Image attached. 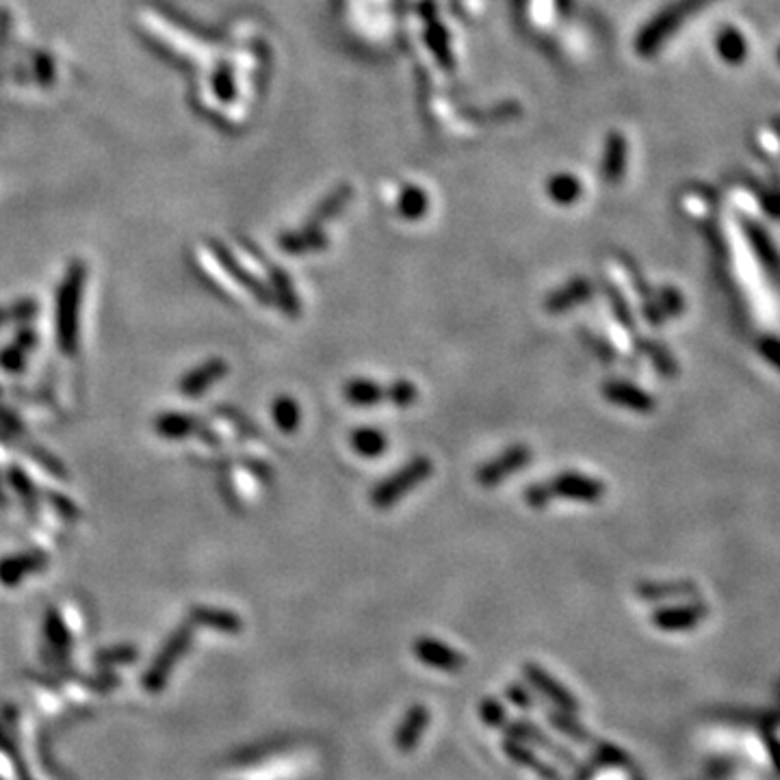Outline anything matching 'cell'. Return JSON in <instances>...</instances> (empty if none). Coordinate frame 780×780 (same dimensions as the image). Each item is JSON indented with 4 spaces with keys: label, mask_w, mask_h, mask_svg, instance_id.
Listing matches in <instances>:
<instances>
[{
    "label": "cell",
    "mask_w": 780,
    "mask_h": 780,
    "mask_svg": "<svg viewBox=\"0 0 780 780\" xmlns=\"http://www.w3.org/2000/svg\"><path fill=\"white\" fill-rule=\"evenodd\" d=\"M85 264L81 260L67 267L57 295V343L66 356H75L78 350V308H81Z\"/></svg>",
    "instance_id": "6da1fadb"
},
{
    "label": "cell",
    "mask_w": 780,
    "mask_h": 780,
    "mask_svg": "<svg viewBox=\"0 0 780 780\" xmlns=\"http://www.w3.org/2000/svg\"><path fill=\"white\" fill-rule=\"evenodd\" d=\"M431 473H434V462L428 455H416L389 477L382 479L380 484H375V488L371 490V505L382 512L395 508L401 499L408 497L412 490L429 479Z\"/></svg>",
    "instance_id": "7a4b0ae2"
},
{
    "label": "cell",
    "mask_w": 780,
    "mask_h": 780,
    "mask_svg": "<svg viewBox=\"0 0 780 780\" xmlns=\"http://www.w3.org/2000/svg\"><path fill=\"white\" fill-rule=\"evenodd\" d=\"M709 3H713V0H676V3H672L670 7H666L659 16H655L649 27L640 33V37H637V52L644 57L652 55L688 20V16L700 12Z\"/></svg>",
    "instance_id": "3957f363"
},
{
    "label": "cell",
    "mask_w": 780,
    "mask_h": 780,
    "mask_svg": "<svg viewBox=\"0 0 780 780\" xmlns=\"http://www.w3.org/2000/svg\"><path fill=\"white\" fill-rule=\"evenodd\" d=\"M533 458V451L529 445H512L492 458L490 462L482 464L475 473V479L482 488H497L499 484L509 479L512 475L520 473Z\"/></svg>",
    "instance_id": "277c9868"
},
{
    "label": "cell",
    "mask_w": 780,
    "mask_h": 780,
    "mask_svg": "<svg viewBox=\"0 0 780 780\" xmlns=\"http://www.w3.org/2000/svg\"><path fill=\"white\" fill-rule=\"evenodd\" d=\"M548 492L551 499H566V501L579 503H598L607 494V485L601 479L590 477L581 473H559L557 477L548 479Z\"/></svg>",
    "instance_id": "5b68a950"
},
{
    "label": "cell",
    "mask_w": 780,
    "mask_h": 780,
    "mask_svg": "<svg viewBox=\"0 0 780 780\" xmlns=\"http://www.w3.org/2000/svg\"><path fill=\"white\" fill-rule=\"evenodd\" d=\"M210 249H213L215 260L222 264V269H225V273H230V276H232V280L239 284V287H243L245 291L249 293V295L256 299V302L264 303V306H272L273 303L272 291H269V287L263 282V280L254 276V273L249 272L248 267H243L241 260L234 258L232 252H230L228 248H224L222 243L213 241Z\"/></svg>",
    "instance_id": "8992f818"
},
{
    "label": "cell",
    "mask_w": 780,
    "mask_h": 780,
    "mask_svg": "<svg viewBox=\"0 0 780 780\" xmlns=\"http://www.w3.org/2000/svg\"><path fill=\"white\" fill-rule=\"evenodd\" d=\"M412 650H414L416 659H419L421 664L429 666V668L436 670L458 672L466 666L462 652L443 644V642L436 640V637H419V640L412 644Z\"/></svg>",
    "instance_id": "52a82bcc"
},
{
    "label": "cell",
    "mask_w": 780,
    "mask_h": 780,
    "mask_svg": "<svg viewBox=\"0 0 780 780\" xmlns=\"http://www.w3.org/2000/svg\"><path fill=\"white\" fill-rule=\"evenodd\" d=\"M595 293L596 287L592 280L577 276L568 280L563 287L555 288V291L547 297V302H544V308L548 311V315H566V312L572 311V308L590 302V299L595 297Z\"/></svg>",
    "instance_id": "ba28073f"
},
{
    "label": "cell",
    "mask_w": 780,
    "mask_h": 780,
    "mask_svg": "<svg viewBox=\"0 0 780 780\" xmlns=\"http://www.w3.org/2000/svg\"><path fill=\"white\" fill-rule=\"evenodd\" d=\"M228 371H230L228 362L222 360V358H210V360H206L200 366H195V369H191L183 380H180V392H183L185 397L204 395V392L213 389L222 377L228 375Z\"/></svg>",
    "instance_id": "9c48e42d"
},
{
    "label": "cell",
    "mask_w": 780,
    "mask_h": 780,
    "mask_svg": "<svg viewBox=\"0 0 780 780\" xmlns=\"http://www.w3.org/2000/svg\"><path fill=\"white\" fill-rule=\"evenodd\" d=\"M260 260H263L264 269H267L269 284H272V287H269V291H272L273 302H276L278 306L282 308L284 315L291 317V319H297L299 315H302V303H299L297 291H295V287H293L288 273L284 272V269L276 267V264L269 263V260L264 256H260Z\"/></svg>",
    "instance_id": "30bf717a"
},
{
    "label": "cell",
    "mask_w": 780,
    "mask_h": 780,
    "mask_svg": "<svg viewBox=\"0 0 780 780\" xmlns=\"http://www.w3.org/2000/svg\"><path fill=\"white\" fill-rule=\"evenodd\" d=\"M48 566V555L43 551H27L16 553L0 559V583L4 586H16L24 577L35 575Z\"/></svg>",
    "instance_id": "8fae6325"
},
{
    "label": "cell",
    "mask_w": 780,
    "mask_h": 780,
    "mask_svg": "<svg viewBox=\"0 0 780 780\" xmlns=\"http://www.w3.org/2000/svg\"><path fill=\"white\" fill-rule=\"evenodd\" d=\"M523 670H524V676H527V679L532 681V683L536 685V688L542 691L547 698H551L553 703H555L559 709L563 711V713H577L579 711L577 700L572 698L571 691L563 688V685H559L547 670L540 668L538 664H524Z\"/></svg>",
    "instance_id": "7c38bea8"
},
{
    "label": "cell",
    "mask_w": 780,
    "mask_h": 780,
    "mask_svg": "<svg viewBox=\"0 0 780 780\" xmlns=\"http://www.w3.org/2000/svg\"><path fill=\"white\" fill-rule=\"evenodd\" d=\"M603 397L613 406H620V408L633 410V412H650L655 408V401L649 392H644L637 386L629 384V382L622 380H610L603 384Z\"/></svg>",
    "instance_id": "4fadbf2b"
},
{
    "label": "cell",
    "mask_w": 780,
    "mask_h": 780,
    "mask_svg": "<svg viewBox=\"0 0 780 780\" xmlns=\"http://www.w3.org/2000/svg\"><path fill=\"white\" fill-rule=\"evenodd\" d=\"M428 724H429L428 706H423V705L410 706L408 713H406V718H404V722L399 724V729H397V733H395L397 750L404 754L412 752V750L416 748V744L421 742V737H423Z\"/></svg>",
    "instance_id": "5bb4252c"
},
{
    "label": "cell",
    "mask_w": 780,
    "mask_h": 780,
    "mask_svg": "<svg viewBox=\"0 0 780 780\" xmlns=\"http://www.w3.org/2000/svg\"><path fill=\"white\" fill-rule=\"evenodd\" d=\"M343 397L356 408H373V406L386 404V386L377 384L369 377H353L343 386Z\"/></svg>",
    "instance_id": "9a60e30c"
},
{
    "label": "cell",
    "mask_w": 780,
    "mask_h": 780,
    "mask_svg": "<svg viewBox=\"0 0 780 780\" xmlns=\"http://www.w3.org/2000/svg\"><path fill=\"white\" fill-rule=\"evenodd\" d=\"M200 421L193 414H185V412H165V414L156 416L154 421V431L161 438L168 440H183L193 436L200 429Z\"/></svg>",
    "instance_id": "2e32d148"
},
{
    "label": "cell",
    "mask_w": 780,
    "mask_h": 780,
    "mask_svg": "<svg viewBox=\"0 0 780 780\" xmlns=\"http://www.w3.org/2000/svg\"><path fill=\"white\" fill-rule=\"evenodd\" d=\"M280 248L287 254H311V252H321L327 248L326 234L319 228H311V225H303L302 230H293L280 237Z\"/></svg>",
    "instance_id": "e0dca14e"
},
{
    "label": "cell",
    "mask_w": 780,
    "mask_h": 780,
    "mask_svg": "<svg viewBox=\"0 0 780 780\" xmlns=\"http://www.w3.org/2000/svg\"><path fill=\"white\" fill-rule=\"evenodd\" d=\"M503 752L508 754L512 761L523 765V768L532 769L533 774H538V776H542L544 780H562L557 769L551 768L548 763H544L542 759H538L536 752H533L532 748H527V744L516 742V739H508V742L503 744Z\"/></svg>",
    "instance_id": "ac0fdd59"
},
{
    "label": "cell",
    "mask_w": 780,
    "mask_h": 780,
    "mask_svg": "<svg viewBox=\"0 0 780 780\" xmlns=\"http://www.w3.org/2000/svg\"><path fill=\"white\" fill-rule=\"evenodd\" d=\"M351 446L360 458H380L389 449V438L377 428H358L351 434Z\"/></svg>",
    "instance_id": "d6986e66"
},
{
    "label": "cell",
    "mask_w": 780,
    "mask_h": 780,
    "mask_svg": "<svg viewBox=\"0 0 780 780\" xmlns=\"http://www.w3.org/2000/svg\"><path fill=\"white\" fill-rule=\"evenodd\" d=\"M272 416L280 431L293 434L299 428V423H302V408H299V404L293 397L280 395L272 406Z\"/></svg>",
    "instance_id": "ffe728a7"
},
{
    "label": "cell",
    "mask_w": 780,
    "mask_h": 780,
    "mask_svg": "<svg viewBox=\"0 0 780 780\" xmlns=\"http://www.w3.org/2000/svg\"><path fill=\"white\" fill-rule=\"evenodd\" d=\"M718 52L724 61L742 63L748 55V42L737 28H722L718 37Z\"/></svg>",
    "instance_id": "44dd1931"
},
{
    "label": "cell",
    "mask_w": 780,
    "mask_h": 780,
    "mask_svg": "<svg viewBox=\"0 0 780 780\" xmlns=\"http://www.w3.org/2000/svg\"><path fill=\"white\" fill-rule=\"evenodd\" d=\"M350 198H351V189H350V186H343V189L335 191V193H332L330 198H326L321 204L317 206L315 215H312V217L308 219L306 225H311V228H319V225H321L323 222H327V219H335L336 215L343 210V206H345V202H350Z\"/></svg>",
    "instance_id": "7402d4cb"
},
{
    "label": "cell",
    "mask_w": 780,
    "mask_h": 780,
    "mask_svg": "<svg viewBox=\"0 0 780 780\" xmlns=\"http://www.w3.org/2000/svg\"><path fill=\"white\" fill-rule=\"evenodd\" d=\"M193 618L200 625L213 626V629L225 631V633H237L241 631V620L234 616L232 611H222V610H209V607H200L193 611Z\"/></svg>",
    "instance_id": "603a6c76"
},
{
    "label": "cell",
    "mask_w": 780,
    "mask_h": 780,
    "mask_svg": "<svg viewBox=\"0 0 780 780\" xmlns=\"http://www.w3.org/2000/svg\"><path fill=\"white\" fill-rule=\"evenodd\" d=\"M626 168V144L620 137H613L610 148H607L605 163H603V178L610 183H618L622 178V171Z\"/></svg>",
    "instance_id": "cb8c5ba5"
},
{
    "label": "cell",
    "mask_w": 780,
    "mask_h": 780,
    "mask_svg": "<svg viewBox=\"0 0 780 780\" xmlns=\"http://www.w3.org/2000/svg\"><path fill=\"white\" fill-rule=\"evenodd\" d=\"M428 213V195L419 186H406L399 198V215L404 219H421Z\"/></svg>",
    "instance_id": "d4e9b609"
},
{
    "label": "cell",
    "mask_w": 780,
    "mask_h": 780,
    "mask_svg": "<svg viewBox=\"0 0 780 780\" xmlns=\"http://www.w3.org/2000/svg\"><path fill=\"white\" fill-rule=\"evenodd\" d=\"M548 198L557 204H572L581 195V183L572 176H555L548 180Z\"/></svg>",
    "instance_id": "484cf974"
},
{
    "label": "cell",
    "mask_w": 780,
    "mask_h": 780,
    "mask_svg": "<svg viewBox=\"0 0 780 780\" xmlns=\"http://www.w3.org/2000/svg\"><path fill=\"white\" fill-rule=\"evenodd\" d=\"M386 401L395 408H410L419 401V389L410 380H395L386 386Z\"/></svg>",
    "instance_id": "4316f807"
},
{
    "label": "cell",
    "mask_w": 780,
    "mask_h": 780,
    "mask_svg": "<svg viewBox=\"0 0 780 780\" xmlns=\"http://www.w3.org/2000/svg\"><path fill=\"white\" fill-rule=\"evenodd\" d=\"M9 484H12V488L16 490L18 497L22 499L24 508H27L28 512H33V509L37 508V488L33 485L31 479H28V475L24 473L22 469H12L9 470Z\"/></svg>",
    "instance_id": "83f0119b"
},
{
    "label": "cell",
    "mask_w": 780,
    "mask_h": 780,
    "mask_svg": "<svg viewBox=\"0 0 780 780\" xmlns=\"http://www.w3.org/2000/svg\"><path fill=\"white\" fill-rule=\"evenodd\" d=\"M652 622L655 626H661V629H688L691 626V622H696V610H664V611H657L652 616Z\"/></svg>",
    "instance_id": "f1b7e54d"
},
{
    "label": "cell",
    "mask_w": 780,
    "mask_h": 780,
    "mask_svg": "<svg viewBox=\"0 0 780 780\" xmlns=\"http://www.w3.org/2000/svg\"><path fill=\"white\" fill-rule=\"evenodd\" d=\"M547 718H548V722L555 726L559 733L568 735V737L575 739V742H581V744L592 742V735L587 733V730L583 729V726L579 724L575 718H572V713H563L562 711V713H548Z\"/></svg>",
    "instance_id": "f546056e"
},
{
    "label": "cell",
    "mask_w": 780,
    "mask_h": 780,
    "mask_svg": "<svg viewBox=\"0 0 780 780\" xmlns=\"http://www.w3.org/2000/svg\"><path fill=\"white\" fill-rule=\"evenodd\" d=\"M603 291H605L607 302H610L611 312H613V317L618 319V323H620V326H625L626 330H633L635 321H633L629 302H626L625 295H622V293L618 291V288L613 287V284H610V282L603 284Z\"/></svg>",
    "instance_id": "4dcf8cb0"
},
{
    "label": "cell",
    "mask_w": 780,
    "mask_h": 780,
    "mask_svg": "<svg viewBox=\"0 0 780 780\" xmlns=\"http://www.w3.org/2000/svg\"><path fill=\"white\" fill-rule=\"evenodd\" d=\"M217 414H219V419L228 421V423L232 425L234 429H237V434L248 436V438H256V440L263 438V434H260V431L256 429V425H254L252 421L245 419L241 412H239L237 408H232V406H222V408H217Z\"/></svg>",
    "instance_id": "1f68e13d"
},
{
    "label": "cell",
    "mask_w": 780,
    "mask_h": 780,
    "mask_svg": "<svg viewBox=\"0 0 780 780\" xmlns=\"http://www.w3.org/2000/svg\"><path fill=\"white\" fill-rule=\"evenodd\" d=\"M579 336H581V341L586 343L587 350H592V353H595V356L601 362H611L613 358H616V353H613L611 347L607 345L605 338H601L598 335H595V332H590V330H586V327H583V330L579 332Z\"/></svg>",
    "instance_id": "d6a6232c"
},
{
    "label": "cell",
    "mask_w": 780,
    "mask_h": 780,
    "mask_svg": "<svg viewBox=\"0 0 780 780\" xmlns=\"http://www.w3.org/2000/svg\"><path fill=\"white\" fill-rule=\"evenodd\" d=\"M523 497H524V503H527L532 509H547L548 505L553 503L547 482L532 484L527 490H524Z\"/></svg>",
    "instance_id": "836d02e7"
},
{
    "label": "cell",
    "mask_w": 780,
    "mask_h": 780,
    "mask_svg": "<svg viewBox=\"0 0 780 780\" xmlns=\"http://www.w3.org/2000/svg\"><path fill=\"white\" fill-rule=\"evenodd\" d=\"M35 312H37V303L31 302V299H24V302L7 308V311H0V326H7V323L12 321H24V319H31Z\"/></svg>",
    "instance_id": "e575fe53"
},
{
    "label": "cell",
    "mask_w": 780,
    "mask_h": 780,
    "mask_svg": "<svg viewBox=\"0 0 780 780\" xmlns=\"http://www.w3.org/2000/svg\"><path fill=\"white\" fill-rule=\"evenodd\" d=\"M479 715H482L485 724L494 726V729H501V726H505V709L494 698L484 700L482 706H479Z\"/></svg>",
    "instance_id": "d590c367"
},
{
    "label": "cell",
    "mask_w": 780,
    "mask_h": 780,
    "mask_svg": "<svg viewBox=\"0 0 780 780\" xmlns=\"http://www.w3.org/2000/svg\"><path fill=\"white\" fill-rule=\"evenodd\" d=\"M595 759H596V763H601V765H618V768H625V765H629L626 754H622L620 750L613 748L611 744H598L596 750H595Z\"/></svg>",
    "instance_id": "8d00e7d4"
},
{
    "label": "cell",
    "mask_w": 780,
    "mask_h": 780,
    "mask_svg": "<svg viewBox=\"0 0 780 780\" xmlns=\"http://www.w3.org/2000/svg\"><path fill=\"white\" fill-rule=\"evenodd\" d=\"M24 351L27 350H24L20 343H16V345H9L7 350L0 351V366L7 371H13V373L22 371L24 369Z\"/></svg>",
    "instance_id": "74e56055"
},
{
    "label": "cell",
    "mask_w": 780,
    "mask_h": 780,
    "mask_svg": "<svg viewBox=\"0 0 780 780\" xmlns=\"http://www.w3.org/2000/svg\"><path fill=\"white\" fill-rule=\"evenodd\" d=\"M28 453H31L33 460H37V462L42 464L43 469L48 470V473L55 475V477H61V479L67 477V473H66V469H63V464L59 462L55 455L48 453V451L39 449V446H31V449H28Z\"/></svg>",
    "instance_id": "f35d334b"
},
{
    "label": "cell",
    "mask_w": 780,
    "mask_h": 780,
    "mask_svg": "<svg viewBox=\"0 0 780 780\" xmlns=\"http://www.w3.org/2000/svg\"><path fill=\"white\" fill-rule=\"evenodd\" d=\"M48 501H51L52 508H55V512L61 514L63 518H67V520L78 518V508L70 501V499L63 497V494L51 492V494H48Z\"/></svg>",
    "instance_id": "ab89813d"
},
{
    "label": "cell",
    "mask_w": 780,
    "mask_h": 780,
    "mask_svg": "<svg viewBox=\"0 0 780 780\" xmlns=\"http://www.w3.org/2000/svg\"><path fill=\"white\" fill-rule=\"evenodd\" d=\"M508 698L516 706H523V709H529V706H532V698H529L527 689L520 688V685H509Z\"/></svg>",
    "instance_id": "60d3db41"
},
{
    "label": "cell",
    "mask_w": 780,
    "mask_h": 780,
    "mask_svg": "<svg viewBox=\"0 0 780 780\" xmlns=\"http://www.w3.org/2000/svg\"><path fill=\"white\" fill-rule=\"evenodd\" d=\"M37 67H39V81H42V83H48L52 76H55V72L51 70V67H55V63H52L51 57L39 55L37 57Z\"/></svg>",
    "instance_id": "b9f144b4"
},
{
    "label": "cell",
    "mask_w": 780,
    "mask_h": 780,
    "mask_svg": "<svg viewBox=\"0 0 780 780\" xmlns=\"http://www.w3.org/2000/svg\"><path fill=\"white\" fill-rule=\"evenodd\" d=\"M3 501H4V497H3V492H0V503H3Z\"/></svg>",
    "instance_id": "7bdbcfd3"
},
{
    "label": "cell",
    "mask_w": 780,
    "mask_h": 780,
    "mask_svg": "<svg viewBox=\"0 0 780 780\" xmlns=\"http://www.w3.org/2000/svg\"><path fill=\"white\" fill-rule=\"evenodd\" d=\"M778 63H780V51H778Z\"/></svg>",
    "instance_id": "ee69618b"
}]
</instances>
